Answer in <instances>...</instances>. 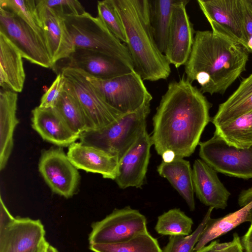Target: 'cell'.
I'll return each instance as SVG.
<instances>
[{
  "label": "cell",
  "mask_w": 252,
  "mask_h": 252,
  "mask_svg": "<svg viewBox=\"0 0 252 252\" xmlns=\"http://www.w3.org/2000/svg\"><path fill=\"white\" fill-rule=\"evenodd\" d=\"M211 104L184 74L169 83L153 118L151 136L157 153L167 151L176 157H190L210 121Z\"/></svg>",
  "instance_id": "cell-1"
},
{
  "label": "cell",
  "mask_w": 252,
  "mask_h": 252,
  "mask_svg": "<svg viewBox=\"0 0 252 252\" xmlns=\"http://www.w3.org/2000/svg\"><path fill=\"white\" fill-rule=\"evenodd\" d=\"M212 31L195 32L185 65L186 78L199 84L203 94H224L246 70L249 51L241 43L213 22Z\"/></svg>",
  "instance_id": "cell-2"
},
{
  "label": "cell",
  "mask_w": 252,
  "mask_h": 252,
  "mask_svg": "<svg viewBox=\"0 0 252 252\" xmlns=\"http://www.w3.org/2000/svg\"><path fill=\"white\" fill-rule=\"evenodd\" d=\"M122 20L134 70L144 80L166 79L170 63L158 49L150 21L149 0H113Z\"/></svg>",
  "instance_id": "cell-3"
},
{
  "label": "cell",
  "mask_w": 252,
  "mask_h": 252,
  "mask_svg": "<svg viewBox=\"0 0 252 252\" xmlns=\"http://www.w3.org/2000/svg\"><path fill=\"white\" fill-rule=\"evenodd\" d=\"M152 99H147L137 110L123 115L103 129L82 133L80 142L98 148L120 160L147 129L146 120Z\"/></svg>",
  "instance_id": "cell-4"
},
{
  "label": "cell",
  "mask_w": 252,
  "mask_h": 252,
  "mask_svg": "<svg viewBox=\"0 0 252 252\" xmlns=\"http://www.w3.org/2000/svg\"><path fill=\"white\" fill-rule=\"evenodd\" d=\"M75 48L103 53L118 58L134 69L126 45L108 29L101 20L86 12L80 15L64 18Z\"/></svg>",
  "instance_id": "cell-5"
},
{
  "label": "cell",
  "mask_w": 252,
  "mask_h": 252,
  "mask_svg": "<svg viewBox=\"0 0 252 252\" xmlns=\"http://www.w3.org/2000/svg\"><path fill=\"white\" fill-rule=\"evenodd\" d=\"M59 73L63 75L65 86L81 105L88 120L89 131L103 129L124 115L106 102L83 71L66 68Z\"/></svg>",
  "instance_id": "cell-6"
},
{
  "label": "cell",
  "mask_w": 252,
  "mask_h": 252,
  "mask_svg": "<svg viewBox=\"0 0 252 252\" xmlns=\"http://www.w3.org/2000/svg\"><path fill=\"white\" fill-rule=\"evenodd\" d=\"M199 145V157L217 172L244 179L252 178V147L240 149L230 145L215 131L212 137Z\"/></svg>",
  "instance_id": "cell-7"
},
{
  "label": "cell",
  "mask_w": 252,
  "mask_h": 252,
  "mask_svg": "<svg viewBox=\"0 0 252 252\" xmlns=\"http://www.w3.org/2000/svg\"><path fill=\"white\" fill-rule=\"evenodd\" d=\"M85 73L106 102L123 115L135 111L147 99L153 98L143 80L134 70L108 80L98 79Z\"/></svg>",
  "instance_id": "cell-8"
},
{
  "label": "cell",
  "mask_w": 252,
  "mask_h": 252,
  "mask_svg": "<svg viewBox=\"0 0 252 252\" xmlns=\"http://www.w3.org/2000/svg\"><path fill=\"white\" fill-rule=\"evenodd\" d=\"M146 231L145 216L138 210L126 206L115 209L103 219L94 222L88 240L89 245L117 243Z\"/></svg>",
  "instance_id": "cell-9"
},
{
  "label": "cell",
  "mask_w": 252,
  "mask_h": 252,
  "mask_svg": "<svg viewBox=\"0 0 252 252\" xmlns=\"http://www.w3.org/2000/svg\"><path fill=\"white\" fill-rule=\"evenodd\" d=\"M0 33L17 48L23 58L43 67L53 68L44 39L17 15L1 7Z\"/></svg>",
  "instance_id": "cell-10"
},
{
  "label": "cell",
  "mask_w": 252,
  "mask_h": 252,
  "mask_svg": "<svg viewBox=\"0 0 252 252\" xmlns=\"http://www.w3.org/2000/svg\"><path fill=\"white\" fill-rule=\"evenodd\" d=\"M70 68L82 71L100 80H108L132 72L134 69L121 60L92 50L75 48L70 55L53 67L58 74Z\"/></svg>",
  "instance_id": "cell-11"
},
{
  "label": "cell",
  "mask_w": 252,
  "mask_h": 252,
  "mask_svg": "<svg viewBox=\"0 0 252 252\" xmlns=\"http://www.w3.org/2000/svg\"><path fill=\"white\" fill-rule=\"evenodd\" d=\"M38 170L53 192L66 198L75 193L79 182V173L62 149L43 151Z\"/></svg>",
  "instance_id": "cell-12"
},
{
  "label": "cell",
  "mask_w": 252,
  "mask_h": 252,
  "mask_svg": "<svg viewBox=\"0 0 252 252\" xmlns=\"http://www.w3.org/2000/svg\"><path fill=\"white\" fill-rule=\"evenodd\" d=\"M189 0H178L173 6L164 55L170 64L185 65L191 53L195 32L187 12Z\"/></svg>",
  "instance_id": "cell-13"
},
{
  "label": "cell",
  "mask_w": 252,
  "mask_h": 252,
  "mask_svg": "<svg viewBox=\"0 0 252 252\" xmlns=\"http://www.w3.org/2000/svg\"><path fill=\"white\" fill-rule=\"evenodd\" d=\"M45 236L40 220L17 217L0 230V252H38Z\"/></svg>",
  "instance_id": "cell-14"
},
{
  "label": "cell",
  "mask_w": 252,
  "mask_h": 252,
  "mask_svg": "<svg viewBox=\"0 0 252 252\" xmlns=\"http://www.w3.org/2000/svg\"><path fill=\"white\" fill-rule=\"evenodd\" d=\"M152 145L151 137L146 129L121 158L115 180L120 188H140L144 184Z\"/></svg>",
  "instance_id": "cell-15"
},
{
  "label": "cell",
  "mask_w": 252,
  "mask_h": 252,
  "mask_svg": "<svg viewBox=\"0 0 252 252\" xmlns=\"http://www.w3.org/2000/svg\"><path fill=\"white\" fill-rule=\"evenodd\" d=\"M197 1L209 23L217 25L248 49L242 0H198Z\"/></svg>",
  "instance_id": "cell-16"
},
{
  "label": "cell",
  "mask_w": 252,
  "mask_h": 252,
  "mask_svg": "<svg viewBox=\"0 0 252 252\" xmlns=\"http://www.w3.org/2000/svg\"><path fill=\"white\" fill-rule=\"evenodd\" d=\"M36 7L44 29L46 45L54 66L60 61L68 57L75 48L64 18L49 8L37 5Z\"/></svg>",
  "instance_id": "cell-17"
},
{
  "label": "cell",
  "mask_w": 252,
  "mask_h": 252,
  "mask_svg": "<svg viewBox=\"0 0 252 252\" xmlns=\"http://www.w3.org/2000/svg\"><path fill=\"white\" fill-rule=\"evenodd\" d=\"M192 169L194 191L197 197L206 206L224 209L231 194L219 179L217 172L199 159L194 161Z\"/></svg>",
  "instance_id": "cell-18"
},
{
  "label": "cell",
  "mask_w": 252,
  "mask_h": 252,
  "mask_svg": "<svg viewBox=\"0 0 252 252\" xmlns=\"http://www.w3.org/2000/svg\"><path fill=\"white\" fill-rule=\"evenodd\" d=\"M67 156L78 169L100 174L105 179L116 178L119 159L98 148L74 142L68 147Z\"/></svg>",
  "instance_id": "cell-19"
},
{
  "label": "cell",
  "mask_w": 252,
  "mask_h": 252,
  "mask_svg": "<svg viewBox=\"0 0 252 252\" xmlns=\"http://www.w3.org/2000/svg\"><path fill=\"white\" fill-rule=\"evenodd\" d=\"M32 122L33 129L44 140L57 146L69 147L80 138L56 108L36 107L32 110Z\"/></svg>",
  "instance_id": "cell-20"
},
{
  "label": "cell",
  "mask_w": 252,
  "mask_h": 252,
  "mask_svg": "<svg viewBox=\"0 0 252 252\" xmlns=\"http://www.w3.org/2000/svg\"><path fill=\"white\" fill-rule=\"evenodd\" d=\"M23 56L17 48L0 33V86L16 93L22 91L26 78Z\"/></svg>",
  "instance_id": "cell-21"
},
{
  "label": "cell",
  "mask_w": 252,
  "mask_h": 252,
  "mask_svg": "<svg viewBox=\"0 0 252 252\" xmlns=\"http://www.w3.org/2000/svg\"><path fill=\"white\" fill-rule=\"evenodd\" d=\"M18 94L0 89V170L6 166L13 147V133L19 123L16 116Z\"/></svg>",
  "instance_id": "cell-22"
},
{
  "label": "cell",
  "mask_w": 252,
  "mask_h": 252,
  "mask_svg": "<svg viewBox=\"0 0 252 252\" xmlns=\"http://www.w3.org/2000/svg\"><path fill=\"white\" fill-rule=\"evenodd\" d=\"M158 174L166 179L185 200L189 210L195 209L192 169L189 162L176 157L169 162L162 161L157 167Z\"/></svg>",
  "instance_id": "cell-23"
},
{
  "label": "cell",
  "mask_w": 252,
  "mask_h": 252,
  "mask_svg": "<svg viewBox=\"0 0 252 252\" xmlns=\"http://www.w3.org/2000/svg\"><path fill=\"white\" fill-rule=\"evenodd\" d=\"M251 112H252V73L244 79L235 92L219 105L211 122L217 126Z\"/></svg>",
  "instance_id": "cell-24"
},
{
  "label": "cell",
  "mask_w": 252,
  "mask_h": 252,
  "mask_svg": "<svg viewBox=\"0 0 252 252\" xmlns=\"http://www.w3.org/2000/svg\"><path fill=\"white\" fill-rule=\"evenodd\" d=\"M252 205L250 202L240 210L218 219L210 218L201 233L194 252L206 246L210 242L227 233L240 224L248 221L249 210Z\"/></svg>",
  "instance_id": "cell-25"
},
{
  "label": "cell",
  "mask_w": 252,
  "mask_h": 252,
  "mask_svg": "<svg viewBox=\"0 0 252 252\" xmlns=\"http://www.w3.org/2000/svg\"><path fill=\"white\" fill-rule=\"evenodd\" d=\"M150 1V21L156 43L164 54L166 48L172 11L178 0Z\"/></svg>",
  "instance_id": "cell-26"
},
{
  "label": "cell",
  "mask_w": 252,
  "mask_h": 252,
  "mask_svg": "<svg viewBox=\"0 0 252 252\" xmlns=\"http://www.w3.org/2000/svg\"><path fill=\"white\" fill-rule=\"evenodd\" d=\"M215 128V131L230 145L240 149L252 147V112Z\"/></svg>",
  "instance_id": "cell-27"
},
{
  "label": "cell",
  "mask_w": 252,
  "mask_h": 252,
  "mask_svg": "<svg viewBox=\"0 0 252 252\" xmlns=\"http://www.w3.org/2000/svg\"><path fill=\"white\" fill-rule=\"evenodd\" d=\"M55 108L75 133L80 135L89 131L88 120L81 105L65 85Z\"/></svg>",
  "instance_id": "cell-28"
},
{
  "label": "cell",
  "mask_w": 252,
  "mask_h": 252,
  "mask_svg": "<svg viewBox=\"0 0 252 252\" xmlns=\"http://www.w3.org/2000/svg\"><path fill=\"white\" fill-rule=\"evenodd\" d=\"M89 249L93 252H163L157 239L148 231L122 242L90 245Z\"/></svg>",
  "instance_id": "cell-29"
},
{
  "label": "cell",
  "mask_w": 252,
  "mask_h": 252,
  "mask_svg": "<svg viewBox=\"0 0 252 252\" xmlns=\"http://www.w3.org/2000/svg\"><path fill=\"white\" fill-rule=\"evenodd\" d=\"M192 220L179 208H173L158 217L155 229L162 235H188L191 233Z\"/></svg>",
  "instance_id": "cell-30"
},
{
  "label": "cell",
  "mask_w": 252,
  "mask_h": 252,
  "mask_svg": "<svg viewBox=\"0 0 252 252\" xmlns=\"http://www.w3.org/2000/svg\"><path fill=\"white\" fill-rule=\"evenodd\" d=\"M0 7L17 15L35 31L45 41L44 29L38 16L35 0H0Z\"/></svg>",
  "instance_id": "cell-31"
},
{
  "label": "cell",
  "mask_w": 252,
  "mask_h": 252,
  "mask_svg": "<svg viewBox=\"0 0 252 252\" xmlns=\"http://www.w3.org/2000/svg\"><path fill=\"white\" fill-rule=\"evenodd\" d=\"M97 9L98 17L108 29L121 42L126 44L127 38L125 29L113 0L98 1Z\"/></svg>",
  "instance_id": "cell-32"
},
{
  "label": "cell",
  "mask_w": 252,
  "mask_h": 252,
  "mask_svg": "<svg viewBox=\"0 0 252 252\" xmlns=\"http://www.w3.org/2000/svg\"><path fill=\"white\" fill-rule=\"evenodd\" d=\"M213 208L209 207L201 222L196 229L188 235L170 236L169 241L163 252H194V248L211 218Z\"/></svg>",
  "instance_id": "cell-33"
},
{
  "label": "cell",
  "mask_w": 252,
  "mask_h": 252,
  "mask_svg": "<svg viewBox=\"0 0 252 252\" xmlns=\"http://www.w3.org/2000/svg\"><path fill=\"white\" fill-rule=\"evenodd\" d=\"M37 5L53 10L63 18L81 15L86 11L80 1L77 0H37Z\"/></svg>",
  "instance_id": "cell-34"
},
{
  "label": "cell",
  "mask_w": 252,
  "mask_h": 252,
  "mask_svg": "<svg viewBox=\"0 0 252 252\" xmlns=\"http://www.w3.org/2000/svg\"><path fill=\"white\" fill-rule=\"evenodd\" d=\"M65 86V79L62 73H59L50 88L42 96L38 106L42 108H55L58 103Z\"/></svg>",
  "instance_id": "cell-35"
},
{
  "label": "cell",
  "mask_w": 252,
  "mask_h": 252,
  "mask_svg": "<svg viewBox=\"0 0 252 252\" xmlns=\"http://www.w3.org/2000/svg\"><path fill=\"white\" fill-rule=\"evenodd\" d=\"M245 31L247 38V47L252 52V13L246 0H242Z\"/></svg>",
  "instance_id": "cell-36"
},
{
  "label": "cell",
  "mask_w": 252,
  "mask_h": 252,
  "mask_svg": "<svg viewBox=\"0 0 252 252\" xmlns=\"http://www.w3.org/2000/svg\"><path fill=\"white\" fill-rule=\"evenodd\" d=\"M250 202L252 204V187L243 190L238 198V204L240 207H243ZM248 221L252 223V205L249 210Z\"/></svg>",
  "instance_id": "cell-37"
},
{
  "label": "cell",
  "mask_w": 252,
  "mask_h": 252,
  "mask_svg": "<svg viewBox=\"0 0 252 252\" xmlns=\"http://www.w3.org/2000/svg\"><path fill=\"white\" fill-rule=\"evenodd\" d=\"M0 230L9 225L15 219L10 213L0 197Z\"/></svg>",
  "instance_id": "cell-38"
},
{
  "label": "cell",
  "mask_w": 252,
  "mask_h": 252,
  "mask_svg": "<svg viewBox=\"0 0 252 252\" xmlns=\"http://www.w3.org/2000/svg\"><path fill=\"white\" fill-rule=\"evenodd\" d=\"M224 243H220L218 241H214L210 244L200 250L194 252H220L224 245Z\"/></svg>",
  "instance_id": "cell-39"
},
{
  "label": "cell",
  "mask_w": 252,
  "mask_h": 252,
  "mask_svg": "<svg viewBox=\"0 0 252 252\" xmlns=\"http://www.w3.org/2000/svg\"><path fill=\"white\" fill-rule=\"evenodd\" d=\"M161 156L162 158V161L165 162H171L176 157L175 154L170 151L165 152Z\"/></svg>",
  "instance_id": "cell-40"
},
{
  "label": "cell",
  "mask_w": 252,
  "mask_h": 252,
  "mask_svg": "<svg viewBox=\"0 0 252 252\" xmlns=\"http://www.w3.org/2000/svg\"><path fill=\"white\" fill-rule=\"evenodd\" d=\"M242 240L252 242V223L246 234L242 237Z\"/></svg>",
  "instance_id": "cell-41"
},
{
  "label": "cell",
  "mask_w": 252,
  "mask_h": 252,
  "mask_svg": "<svg viewBox=\"0 0 252 252\" xmlns=\"http://www.w3.org/2000/svg\"><path fill=\"white\" fill-rule=\"evenodd\" d=\"M243 247L245 249L246 252H252V242L242 240Z\"/></svg>",
  "instance_id": "cell-42"
},
{
  "label": "cell",
  "mask_w": 252,
  "mask_h": 252,
  "mask_svg": "<svg viewBox=\"0 0 252 252\" xmlns=\"http://www.w3.org/2000/svg\"><path fill=\"white\" fill-rule=\"evenodd\" d=\"M49 244V243L45 240L40 248L38 252H47V249Z\"/></svg>",
  "instance_id": "cell-43"
},
{
  "label": "cell",
  "mask_w": 252,
  "mask_h": 252,
  "mask_svg": "<svg viewBox=\"0 0 252 252\" xmlns=\"http://www.w3.org/2000/svg\"><path fill=\"white\" fill-rule=\"evenodd\" d=\"M47 252H59L57 249L52 245L49 244L47 249Z\"/></svg>",
  "instance_id": "cell-44"
},
{
  "label": "cell",
  "mask_w": 252,
  "mask_h": 252,
  "mask_svg": "<svg viewBox=\"0 0 252 252\" xmlns=\"http://www.w3.org/2000/svg\"><path fill=\"white\" fill-rule=\"evenodd\" d=\"M246 1L252 13V0H246Z\"/></svg>",
  "instance_id": "cell-45"
}]
</instances>
